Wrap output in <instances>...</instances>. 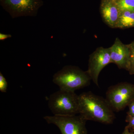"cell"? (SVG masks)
I'll use <instances>...</instances> for the list:
<instances>
[{"label": "cell", "instance_id": "9", "mask_svg": "<svg viewBox=\"0 0 134 134\" xmlns=\"http://www.w3.org/2000/svg\"><path fill=\"white\" fill-rule=\"evenodd\" d=\"M101 13L104 21L111 28H116L121 12L114 1L104 3L101 8Z\"/></svg>", "mask_w": 134, "mask_h": 134}, {"label": "cell", "instance_id": "14", "mask_svg": "<svg viewBox=\"0 0 134 134\" xmlns=\"http://www.w3.org/2000/svg\"><path fill=\"white\" fill-rule=\"evenodd\" d=\"M126 121L128 123V125L126 126V127L129 129H134V115L127 114Z\"/></svg>", "mask_w": 134, "mask_h": 134}, {"label": "cell", "instance_id": "6", "mask_svg": "<svg viewBox=\"0 0 134 134\" xmlns=\"http://www.w3.org/2000/svg\"><path fill=\"white\" fill-rule=\"evenodd\" d=\"M0 4L12 18L35 16L43 5V0H0Z\"/></svg>", "mask_w": 134, "mask_h": 134}, {"label": "cell", "instance_id": "11", "mask_svg": "<svg viewBox=\"0 0 134 134\" xmlns=\"http://www.w3.org/2000/svg\"><path fill=\"white\" fill-rule=\"evenodd\" d=\"M114 2L121 12H134V0H116Z\"/></svg>", "mask_w": 134, "mask_h": 134}, {"label": "cell", "instance_id": "4", "mask_svg": "<svg viewBox=\"0 0 134 134\" xmlns=\"http://www.w3.org/2000/svg\"><path fill=\"white\" fill-rule=\"evenodd\" d=\"M105 99L113 111H121L134 100V84L124 82L110 86Z\"/></svg>", "mask_w": 134, "mask_h": 134}, {"label": "cell", "instance_id": "1", "mask_svg": "<svg viewBox=\"0 0 134 134\" xmlns=\"http://www.w3.org/2000/svg\"><path fill=\"white\" fill-rule=\"evenodd\" d=\"M79 114L86 120L112 124L115 119L113 110L106 99L91 92L79 95Z\"/></svg>", "mask_w": 134, "mask_h": 134}, {"label": "cell", "instance_id": "3", "mask_svg": "<svg viewBox=\"0 0 134 134\" xmlns=\"http://www.w3.org/2000/svg\"><path fill=\"white\" fill-rule=\"evenodd\" d=\"M48 105L54 115H76L79 114V96L75 92L60 89L50 95Z\"/></svg>", "mask_w": 134, "mask_h": 134}, {"label": "cell", "instance_id": "15", "mask_svg": "<svg viewBox=\"0 0 134 134\" xmlns=\"http://www.w3.org/2000/svg\"><path fill=\"white\" fill-rule=\"evenodd\" d=\"M129 110L127 113V114L130 115H134V100L132 101L128 106Z\"/></svg>", "mask_w": 134, "mask_h": 134}, {"label": "cell", "instance_id": "5", "mask_svg": "<svg viewBox=\"0 0 134 134\" xmlns=\"http://www.w3.org/2000/svg\"><path fill=\"white\" fill-rule=\"evenodd\" d=\"M48 124H54L62 134H87V121L81 115H55L44 117Z\"/></svg>", "mask_w": 134, "mask_h": 134}, {"label": "cell", "instance_id": "10", "mask_svg": "<svg viewBox=\"0 0 134 134\" xmlns=\"http://www.w3.org/2000/svg\"><path fill=\"white\" fill-rule=\"evenodd\" d=\"M134 27V12H121L116 28L126 29Z\"/></svg>", "mask_w": 134, "mask_h": 134}, {"label": "cell", "instance_id": "8", "mask_svg": "<svg viewBox=\"0 0 134 134\" xmlns=\"http://www.w3.org/2000/svg\"><path fill=\"white\" fill-rule=\"evenodd\" d=\"M111 63H115L120 69L129 71L130 68V51L128 44H125L116 38L111 47H109Z\"/></svg>", "mask_w": 134, "mask_h": 134}, {"label": "cell", "instance_id": "7", "mask_svg": "<svg viewBox=\"0 0 134 134\" xmlns=\"http://www.w3.org/2000/svg\"><path fill=\"white\" fill-rule=\"evenodd\" d=\"M111 63L110 49L99 47L91 54L89 59L88 67L86 71L95 84L99 86V75L102 69Z\"/></svg>", "mask_w": 134, "mask_h": 134}, {"label": "cell", "instance_id": "17", "mask_svg": "<svg viewBox=\"0 0 134 134\" xmlns=\"http://www.w3.org/2000/svg\"><path fill=\"white\" fill-rule=\"evenodd\" d=\"M128 128L125 127L124 131L121 134H134L133 132H130Z\"/></svg>", "mask_w": 134, "mask_h": 134}, {"label": "cell", "instance_id": "13", "mask_svg": "<svg viewBox=\"0 0 134 134\" xmlns=\"http://www.w3.org/2000/svg\"><path fill=\"white\" fill-rule=\"evenodd\" d=\"M8 84L7 81L2 73L0 72V91L2 92H7Z\"/></svg>", "mask_w": 134, "mask_h": 134}, {"label": "cell", "instance_id": "12", "mask_svg": "<svg viewBox=\"0 0 134 134\" xmlns=\"http://www.w3.org/2000/svg\"><path fill=\"white\" fill-rule=\"evenodd\" d=\"M130 51V75L134 74V41L128 44Z\"/></svg>", "mask_w": 134, "mask_h": 134}, {"label": "cell", "instance_id": "2", "mask_svg": "<svg viewBox=\"0 0 134 134\" xmlns=\"http://www.w3.org/2000/svg\"><path fill=\"white\" fill-rule=\"evenodd\" d=\"M91 80L86 71L73 66H65L54 74L53 79L60 90L72 92L89 86Z\"/></svg>", "mask_w": 134, "mask_h": 134}, {"label": "cell", "instance_id": "16", "mask_svg": "<svg viewBox=\"0 0 134 134\" xmlns=\"http://www.w3.org/2000/svg\"><path fill=\"white\" fill-rule=\"evenodd\" d=\"M12 37V35L9 34H5L2 33H0V40L1 41H4Z\"/></svg>", "mask_w": 134, "mask_h": 134}]
</instances>
